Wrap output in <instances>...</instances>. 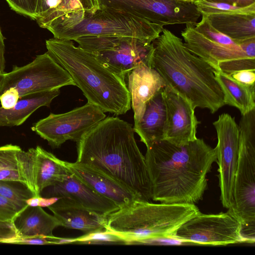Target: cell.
<instances>
[{
  "label": "cell",
  "mask_w": 255,
  "mask_h": 255,
  "mask_svg": "<svg viewBox=\"0 0 255 255\" xmlns=\"http://www.w3.org/2000/svg\"><path fill=\"white\" fill-rule=\"evenodd\" d=\"M131 124L117 117H106L77 143L76 162L112 178L132 192L139 200L150 201L151 187L145 156Z\"/></svg>",
  "instance_id": "obj_1"
},
{
  "label": "cell",
  "mask_w": 255,
  "mask_h": 255,
  "mask_svg": "<svg viewBox=\"0 0 255 255\" xmlns=\"http://www.w3.org/2000/svg\"><path fill=\"white\" fill-rule=\"evenodd\" d=\"M145 158L151 199L164 203L195 204L207 189V175L217 161L215 148L202 138L177 146L160 140L146 147Z\"/></svg>",
  "instance_id": "obj_2"
},
{
  "label": "cell",
  "mask_w": 255,
  "mask_h": 255,
  "mask_svg": "<svg viewBox=\"0 0 255 255\" xmlns=\"http://www.w3.org/2000/svg\"><path fill=\"white\" fill-rule=\"evenodd\" d=\"M152 44V67L165 89L185 98L195 109H207L212 114L225 105L215 69L190 51L180 38L163 28Z\"/></svg>",
  "instance_id": "obj_3"
},
{
  "label": "cell",
  "mask_w": 255,
  "mask_h": 255,
  "mask_svg": "<svg viewBox=\"0 0 255 255\" xmlns=\"http://www.w3.org/2000/svg\"><path fill=\"white\" fill-rule=\"evenodd\" d=\"M47 52L69 74L88 102L104 113L119 116L131 108L125 79L103 64L92 54L72 40L52 38L46 40Z\"/></svg>",
  "instance_id": "obj_4"
},
{
  "label": "cell",
  "mask_w": 255,
  "mask_h": 255,
  "mask_svg": "<svg viewBox=\"0 0 255 255\" xmlns=\"http://www.w3.org/2000/svg\"><path fill=\"white\" fill-rule=\"evenodd\" d=\"M200 213L195 204L153 203L135 200L107 217L106 228L127 245H145L171 239L185 222Z\"/></svg>",
  "instance_id": "obj_5"
},
{
  "label": "cell",
  "mask_w": 255,
  "mask_h": 255,
  "mask_svg": "<svg viewBox=\"0 0 255 255\" xmlns=\"http://www.w3.org/2000/svg\"><path fill=\"white\" fill-rule=\"evenodd\" d=\"M100 6L94 13L70 14L48 26L54 38L75 40L83 36H128L152 43L163 26L128 12Z\"/></svg>",
  "instance_id": "obj_6"
},
{
  "label": "cell",
  "mask_w": 255,
  "mask_h": 255,
  "mask_svg": "<svg viewBox=\"0 0 255 255\" xmlns=\"http://www.w3.org/2000/svg\"><path fill=\"white\" fill-rule=\"evenodd\" d=\"M238 159L230 208L255 242V109L242 115L239 124Z\"/></svg>",
  "instance_id": "obj_7"
},
{
  "label": "cell",
  "mask_w": 255,
  "mask_h": 255,
  "mask_svg": "<svg viewBox=\"0 0 255 255\" xmlns=\"http://www.w3.org/2000/svg\"><path fill=\"white\" fill-rule=\"evenodd\" d=\"M79 46L92 54L103 64L125 79L135 67H152V43L128 36H83L76 39Z\"/></svg>",
  "instance_id": "obj_8"
},
{
  "label": "cell",
  "mask_w": 255,
  "mask_h": 255,
  "mask_svg": "<svg viewBox=\"0 0 255 255\" xmlns=\"http://www.w3.org/2000/svg\"><path fill=\"white\" fill-rule=\"evenodd\" d=\"M75 84L67 71L46 52L30 63L3 73L0 96L10 88L16 89L19 98L29 94L48 91Z\"/></svg>",
  "instance_id": "obj_9"
},
{
  "label": "cell",
  "mask_w": 255,
  "mask_h": 255,
  "mask_svg": "<svg viewBox=\"0 0 255 255\" xmlns=\"http://www.w3.org/2000/svg\"><path fill=\"white\" fill-rule=\"evenodd\" d=\"M181 34L187 48L215 70L230 75L244 70H255V38L234 48L208 39L192 24H187Z\"/></svg>",
  "instance_id": "obj_10"
},
{
  "label": "cell",
  "mask_w": 255,
  "mask_h": 255,
  "mask_svg": "<svg viewBox=\"0 0 255 255\" xmlns=\"http://www.w3.org/2000/svg\"><path fill=\"white\" fill-rule=\"evenodd\" d=\"M106 117L97 106L87 103L63 114H50L35 123L31 129L54 148L68 140L77 142Z\"/></svg>",
  "instance_id": "obj_11"
},
{
  "label": "cell",
  "mask_w": 255,
  "mask_h": 255,
  "mask_svg": "<svg viewBox=\"0 0 255 255\" xmlns=\"http://www.w3.org/2000/svg\"><path fill=\"white\" fill-rule=\"evenodd\" d=\"M242 225L231 210L216 214L201 212L177 230L174 240L212 246L227 245L245 241Z\"/></svg>",
  "instance_id": "obj_12"
},
{
  "label": "cell",
  "mask_w": 255,
  "mask_h": 255,
  "mask_svg": "<svg viewBox=\"0 0 255 255\" xmlns=\"http://www.w3.org/2000/svg\"><path fill=\"white\" fill-rule=\"evenodd\" d=\"M195 1L183 0H105L106 6L120 10L162 26L195 25L201 14Z\"/></svg>",
  "instance_id": "obj_13"
},
{
  "label": "cell",
  "mask_w": 255,
  "mask_h": 255,
  "mask_svg": "<svg viewBox=\"0 0 255 255\" xmlns=\"http://www.w3.org/2000/svg\"><path fill=\"white\" fill-rule=\"evenodd\" d=\"M217 135L215 149L218 165L221 200L224 208H230L233 202V189L237 168L240 130L234 117L224 113L213 122Z\"/></svg>",
  "instance_id": "obj_14"
},
{
  "label": "cell",
  "mask_w": 255,
  "mask_h": 255,
  "mask_svg": "<svg viewBox=\"0 0 255 255\" xmlns=\"http://www.w3.org/2000/svg\"><path fill=\"white\" fill-rule=\"evenodd\" d=\"M162 93L166 111L162 140L181 146L197 139L200 122L195 115V108L176 93L164 88Z\"/></svg>",
  "instance_id": "obj_15"
},
{
  "label": "cell",
  "mask_w": 255,
  "mask_h": 255,
  "mask_svg": "<svg viewBox=\"0 0 255 255\" xmlns=\"http://www.w3.org/2000/svg\"><path fill=\"white\" fill-rule=\"evenodd\" d=\"M48 188L49 192L46 197L66 198L106 216L119 209L113 202L96 192L70 171L61 181Z\"/></svg>",
  "instance_id": "obj_16"
},
{
  "label": "cell",
  "mask_w": 255,
  "mask_h": 255,
  "mask_svg": "<svg viewBox=\"0 0 255 255\" xmlns=\"http://www.w3.org/2000/svg\"><path fill=\"white\" fill-rule=\"evenodd\" d=\"M69 170L101 196L113 202L119 208L139 200L130 190L112 178L87 165L66 161Z\"/></svg>",
  "instance_id": "obj_17"
},
{
  "label": "cell",
  "mask_w": 255,
  "mask_h": 255,
  "mask_svg": "<svg viewBox=\"0 0 255 255\" xmlns=\"http://www.w3.org/2000/svg\"><path fill=\"white\" fill-rule=\"evenodd\" d=\"M28 150L31 184L35 196H40L44 189L61 181L70 171L66 161L40 146Z\"/></svg>",
  "instance_id": "obj_18"
},
{
  "label": "cell",
  "mask_w": 255,
  "mask_h": 255,
  "mask_svg": "<svg viewBox=\"0 0 255 255\" xmlns=\"http://www.w3.org/2000/svg\"><path fill=\"white\" fill-rule=\"evenodd\" d=\"M127 77V87L135 123L141 117L146 103L165 87V83L156 70L146 65L135 67L128 73Z\"/></svg>",
  "instance_id": "obj_19"
},
{
  "label": "cell",
  "mask_w": 255,
  "mask_h": 255,
  "mask_svg": "<svg viewBox=\"0 0 255 255\" xmlns=\"http://www.w3.org/2000/svg\"><path fill=\"white\" fill-rule=\"evenodd\" d=\"M65 228L76 229L85 234L106 229V216L90 210L74 202L59 198L48 207Z\"/></svg>",
  "instance_id": "obj_20"
},
{
  "label": "cell",
  "mask_w": 255,
  "mask_h": 255,
  "mask_svg": "<svg viewBox=\"0 0 255 255\" xmlns=\"http://www.w3.org/2000/svg\"><path fill=\"white\" fill-rule=\"evenodd\" d=\"M163 89L157 92L146 103L141 117L134 123L133 128L146 147L163 138L166 118Z\"/></svg>",
  "instance_id": "obj_21"
},
{
  "label": "cell",
  "mask_w": 255,
  "mask_h": 255,
  "mask_svg": "<svg viewBox=\"0 0 255 255\" xmlns=\"http://www.w3.org/2000/svg\"><path fill=\"white\" fill-rule=\"evenodd\" d=\"M204 15L216 30L239 45L255 38V12L212 13Z\"/></svg>",
  "instance_id": "obj_22"
},
{
  "label": "cell",
  "mask_w": 255,
  "mask_h": 255,
  "mask_svg": "<svg viewBox=\"0 0 255 255\" xmlns=\"http://www.w3.org/2000/svg\"><path fill=\"white\" fill-rule=\"evenodd\" d=\"M60 89L36 93L19 98L12 108L0 107V127L18 126L22 124L38 108L48 107L60 94Z\"/></svg>",
  "instance_id": "obj_23"
},
{
  "label": "cell",
  "mask_w": 255,
  "mask_h": 255,
  "mask_svg": "<svg viewBox=\"0 0 255 255\" xmlns=\"http://www.w3.org/2000/svg\"><path fill=\"white\" fill-rule=\"evenodd\" d=\"M12 224L17 235L52 236L53 230L62 226L54 215L46 212L41 207L28 206L14 219Z\"/></svg>",
  "instance_id": "obj_24"
},
{
  "label": "cell",
  "mask_w": 255,
  "mask_h": 255,
  "mask_svg": "<svg viewBox=\"0 0 255 255\" xmlns=\"http://www.w3.org/2000/svg\"><path fill=\"white\" fill-rule=\"evenodd\" d=\"M215 76L223 92L225 105L237 108L242 115L255 109V85L242 83L220 70H215Z\"/></svg>",
  "instance_id": "obj_25"
},
{
  "label": "cell",
  "mask_w": 255,
  "mask_h": 255,
  "mask_svg": "<svg viewBox=\"0 0 255 255\" xmlns=\"http://www.w3.org/2000/svg\"><path fill=\"white\" fill-rule=\"evenodd\" d=\"M0 180L18 181L27 186L24 151L11 144L0 146Z\"/></svg>",
  "instance_id": "obj_26"
},
{
  "label": "cell",
  "mask_w": 255,
  "mask_h": 255,
  "mask_svg": "<svg viewBox=\"0 0 255 255\" xmlns=\"http://www.w3.org/2000/svg\"><path fill=\"white\" fill-rule=\"evenodd\" d=\"M100 8L98 0H62L52 13L36 21L40 27L46 29L52 23L70 14L80 12L94 13Z\"/></svg>",
  "instance_id": "obj_27"
},
{
  "label": "cell",
  "mask_w": 255,
  "mask_h": 255,
  "mask_svg": "<svg viewBox=\"0 0 255 255\" xmlns=\"http://www.w3.org/2000/svg\"><path fill=\"white\" fill-rule=\"evenodd\" d=\"M0 195L14 203L21 211L28 206L26 201L36 196L24 183L6 180H0Z\"/></svg>",
  "instance_id": "obj_28"
},
{
  "label": "cell",
  "mask_w": 255,
  "mask_h": 255,
  "mask_svg": "<svg viewBox=\"0 0 255 255\" xmlns=\"http://www.w3.org/2000/svg\"><path fill=\"white\" fill-rule=\"evenodd\" d=\"M195 3L201 15L212 13L255 12V3L246 7L235 6L225 3L210 2L196 0Z\"/></svg>",
  "instance_id": "obj_29"
},
{
  "label": "cell",
  "mask_w": 255,
  "mask_h": 255,
  "mask_svg": "<svg viewBox=\"0 0 255 255\" xmlns=\"http://www.w3.org/2000/svg\"><path fill=\"white\" fill-rule=\"evenodd\" d=\"M77 244H123L127 245L126 240L118 234L106 229L75 238Z\"/></svg>",
  "instance_id": "obj_30"
},
{
  "label": "cell",
  "mask_w": 255,
  "mask_h": 255,
  "mask_svg": "<svg viewBox=\"0 0 255 255\" xmlns=\"http://www.w3.org/2000/svg\"><path fill=\"white\" fill-rule=\"evenodd\" d=\"M194 28L208 39L225 46L238 48L241 47L244 43L239 45L229 37L215 29L204 15H202L200 22L195 24Z\"/></svg>",
  "instance_id": "obj_31"
},
{
  "label": "cell",
  "mask_w": 255,
  "mask_h": 255,
  "mask_svg": "<svg viewBox=\"0 0 255 255\" xmlns=\"http://www.w3.org/2000/svg\"><path fill=\"white\" fill-rule=\"evenodd\" d=\"M57 237L44 236L15 237L1 241L0 243L19 245H56Z\"/></svg>",
  "instance_id": "obj_32"
},
{
  "label": "cell",
  "mask_w": 255,
  "mask_h": 255,
  "mask_svg": "<svg viewBox=\"0 0 255 255\" xmlns=\"http://www.w3.org/2000/svg\"><path fill=\"white\" fill-rule=\"evenodd\" d=\"M21 211L14 203L0 195V221L12 223Z\"/></svg>",
  "instance_id": "obj_33"
},
{
  "label": "cell",
  "mask_w": 255,
  "mask_h": 255,
  "mask_svg": "<svg viewBox=\"0 0 255 255\" xmlns=\"http://www.w3.org/2000/svg\"><path fill=\"white\" fill-rule=\"evenodd\" d=\"M62 0H33L35 20L42 18L52 13Z\"/></svg>",
  "instance_id": "obj_34"
},
{
  "label": "cell",
  "mask_w": 255,
  "mask_h": 255,
  "mask_svg": "<svg viewBox=\"0 0 255 255\" xmlns=\"http://www.w3.org/2000/svg\"><path fill=\"white\" fill-rule=\"evenodd\" d=\"M16 12L35 20L33 0H5Z\"/></svg>",
  "instance_id": "obj_35"
},
{
  "label": "cell",
  "mask_w": 255,
  "mask_h": 255,
  "mask_svg": "<svg viewBox=\"0 0 255 255\" xmlns=\"http://www.w3.org/2000/svg\"><path fill=\"white\" fill-rule=\"evenodd\" d=\"M19 99L17 90L14 88H10L5 91L0 96L1 107L4 109L13 108Z\"/></svg>",
  "instance_id": "obj_36"
},
{
  "label": "cell",
  "mask_w": 255,
  "mask_h": 255,
  "mask_svg": "<svg viewBox=\"0 0 255 255\" xmlns=\"http://www.w3.org/2000/svg\"><path fill=\"white\" fill-rule=\"evenodd\" d=\"M231 76L234 79L244 84L255 85V70H241L233 74Z\"/></svg>",
  "instance_id": "obj_37"
},
{
  "label": "cell",
  "mask_w": 255,
  "mask_h": 255,
  "mask_svg": "<svg viewBox=\"0 0 255 255\" xmlns=\"http://www.w3.org/2000/svg\"><path fill=\"white\" fill-rule=\"evenodd\" d=\"M60 198L56 197H42L34 196L26 201L28 206H40L41 207H48L56 202Z\"/></svg>",
  "instance_id": "obj_38"
},
{
  "label": "cell",
  "mask_w": 255,
  "mask_h": 255,
  "mask_svg": "<svg viewBox=\"0 0 255 255\" xmlns=\"http://www.w3.org/2000/svg\"><path fill=\"white\" fill-rule=\"evenodd\" d=\"M16 235V230L12 223L0 221V242Z\"/></svg>",
  "instance_id": "obj_39"
},
{
  "label": "cell",
  "mask_w": 255,
  "mask_h": 255,
  "mask_svg": "<svg viewBox=\"0 0 255 255\" xmlns=\"http://www.w3.org/2000/svg\"><path fill=\"white\" fill-rule=\"evenodd\" d=\"M210 2L225 3L235 6L246 7L255 3V0H200Z\"/></svg>",
  "instance_id": "obj_40"
},
{
  "label": "cell",
  "mask_w": 255,
  "mask_h": 255,
  "mask_svg": "<svg viewBox=\"0 0 255 255\" xmlns=\"http://www.w3.org/2000/svg\"><path fill=\"white\" fill-rule=\"evenodd\" d=\"M4 40V38L0 28V73L1 74L4 73L5 68V46Z\"/></svg>",
  "instance_id": "obj_41"
},
{
  "label": "cell",
  "mask_w": 255,
  "mask_h": 255,
  "mask_svg": "<svg viewBox=\"0 0 255 255\" xmlns=\"http://www.w3.org/2000/svg\"><path fill=\"white\" fill-rule=\"evenodd\" d=\"M3 74H0V85L1 83L2 79H3Z\"/></svg>",
  "instance_id": "obj_42"
},
{
  "label": "cell",
  "mask_w": 255,
  "mask_h": 255,
  "mask_svg": "<svg viewBox=\"0 0 255 255\" xmlns=\"http://www.w3.org/2000/svg\"><path fill=\"white\" fill-rule=\"evenodd\" d=\"M183 0L195 1L196 0Z\"/></svg>",
  "instance_id": "obj_43"
},
{
  "label": "cell",
  "mask_w": 255,
  "mask_h": 255,
  "mask_svg": "<svg viewBox=\"0 0 255 255\" xmlns=\"http://www.w3.org/2000/svg\"><path fill=\"white\" fill-rule=\"evenodd\" d=\"M0 74H1V73H0Z\"/></svg>",
  "instance_id": "obj_44"
}]
</instances>
